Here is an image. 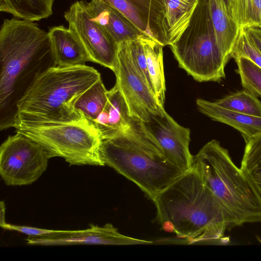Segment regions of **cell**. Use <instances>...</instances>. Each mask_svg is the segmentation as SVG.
<instances>
[{
  "label": "cell",
  "instance_id": "obj_28",
  "mask_svg": "<svg viewBox=\"0 0 261 261\" xmlns=\"http://www.w3.org/2000/svg\"><path fill=\"white\" fill-rule=\"evenodd\" d=\"M141 38L128 40L125 41V42L135 67L145 83L153 93V89L147 69L144 47Z\"/></svg>",
  "mask_w": 261,
  "mask_h": 261
},
{
  "label": "cell",
  "instance_id": "obj_12",
  "mask_svg": "<svg viewBox=\"0 0 261 261\" xmlns=\"http://www.w3.org/2000/svg\"><path fill=\"white\" fill-rule=\"evenodd\" d=\"M117 10L141 32L169 45L164 0H99Z\"/></svg>",
  "mask_w": 261,
  "mask_h": 261
},
{
  "label": "cell",
  "instance_id": "obj_16",
  "mask_svg": "<svg viewBox=\"0 0 261 261\" xmlns=\"http://www.w3.org/2000/svg\"><path fill=\"white\" fill-rule=\"evenodd\" d=\"M196 103L200 112L214 121L232 127L241 134L245 142L261 132V117L232 111L202 98H198Z\"/></svg>",
  "mask_w": 261,
  "mask_h": 261
},
{
  "label": "cell",
  "instance_id": "obj_26",
  "mask_svg": "<svg viewBox=\"0 0 261 261\" xmlns=\"http://www.w3.org/2000/svg\"><path fill=\"white\" fill-rule=\"evenodd\" d=\"M234 60L244 89L261 97V68L245 57H240Z\"/></svg>",
  "mask_w": 261,
  "mask_h": 261
},
{
  "label": "cell",
  "instance_id": "obj_13",
  "mask_svg": "<svg viewBox=\"0 0 261 261\" xmlns=\"http://www.w3.org/2000/svg\"><path fill=\"white\" fill-rule=\"evenodd\" d=\"M30 245L54 246L77 244L135 245L149 244L153 242L121 234L112 224L103 226L90 224L86 229L60 230L48 235L28 237L25 239Z\"/></svg>",
  "mask_w": 261,
  "mask_h": 261
},
{
  "label": "cell",
  "instance_id": "obj_29",
  "mask_svg": "<svg viewBox=\"0 0 261 261\" xmlns=\"http://www.w3.org/2000/svg\"><path fill=\"white\" fill-rule=\"evenodd\" d=\"M2 228L20 232L29 237H37L56 233L60 230L47 229L25 226H19L6 223Z\"/></svg>",
  "mask_w": 261,
  "mask_h": 261
},
{
  "label": "cell",
  "instance_id": "obj_24",
  "mask_svg": "<svg viewBox=\"0 0 261 261\" xmlns=\"http://www.w3.org/2000/svg\"><path fill=\"white\" fill-rule=\"evenodd\" d=\"M230 14L240 31L261 27V0H232Z\"/></svg>",
  "mask_w": 261,
  "mask_h": 261
},
{
  "label": "cell",
  "instance_id": "obj_19",
  "mask_svg": "<svg viewBox=\"0 0 261 261\" xmlns=\"http://www.w3.org/2000/svg\"><path fill=\"white\" fill-rule=\"evenodd\" d=\"M146 58L148 73L153 93L158 103L164 107L165 99V79L163 66V46L149 36L141 38Z\"/></svg>",
  "mask_w": 261,
  "mask_h": 261
},
{
  "label": "cell",
  "instance_id": "obj_18",
  "mask_svg": "<svg viewBox=\"0 0 261 261\" xmlns=\"http://www.w3.org/2000/svg\"><path fill=\"white\" fill-rule=\"evenodd\" d=\"M208 4L217 43L228 63L240 30L223 0H208Z\"/></svg>",
  "mask_w": 261,
  "mask_h": 261
},
{
  "label": "cell",
  "instance_id": "obj_2",
  "mask_svg": "<svg viewBox=\"0 0 261 261\" xmlns=\"http://www.w3.org/2000/svg\"><path fill=\"white\" fill-rule=\"evenodd\" d=\"M153 201L163 229L191 243L221 242L226 230L234 227L218 199L192 168Z\"/></svg>",
  "mask_w": 261,
  "mask_h": 261
},
{
  "label": "cell",
  "instance_id": "obj_7",
  "mask_svg": "<svg viewBox=\"0 0 261 261\" xmlns=\"http://www.w3.org/2000/svg\"><path fill=\"white\" fill-rule=\"evenodd\" d=\"M180 68L199 82H220L227 62L221 53L211 19L208 0H198L190 21L170 45Z\"/></svg>",
  "mask_w": 261,
  "mask_h": 261
},
{
  "label": "cell",
  "instance_id": "obj_32",
  "mask_svg": "<svg viewBox=\"0 0 261 261\" xmlns=\"http://www.w3.org/2000/svg\"><path fill=\"white\" fill-rule=\"evenodd\" d=\"M223 1L225 3L226 7L228 10V11L230 14V7H231V5L232 0H223Z\"/></svg>",
  "mask_w": 261,
  "mask_h": 261
},
{
  "label": "cell",
  "instance_id": "obj_20",
  "mask_svg": "<svg viewBox=\"0 0 261 261\" xmlns=\"http://www.w3.org/2000/svg\"><path fill=\"white\" fill-rule=\"evenodd\" d=\"M54 0H0V11L27 21H39L53 14Z\"/></svg>",
  "mask_w": 261,
  "mask_h": 261
},
{
  "label": "cell",
  "instance_id": "obj_21",
  "mask_svg": "<svg viewBox=\"0 0 261 261\" xmlns=\"http://www.w3.org/2000/svg\"><path fill=\"white\" fill-rule=\"evenodd\" d=\"M198 0H164L170 44L189 23Z\"/></svg>",
  "mask_w": 261,
  "mask_h": 261
},
{
  "label": "cell",
  "instance_id": "obj_15",
  "mask_svg": "<svg viewBox=\"0 0 261 261\" xmlns=\"http://www.w3.org/2000/svg\"><path fill=\"white\" fill-rule=\"evenodd\" d=\"M107 95L104 109L92 122L102 139L127 130L139 120L130 115L126 103L116 85L108 91Z\"/></svg>",
  "mask_w": 261,
  "mask_h": 261
},
{
  "label": "cell",
  "instance_id": "obj_6",
  "mask_svg": "<svg viewBox=\"0 0 261 261\" xmlns=\"http://www.w3.org/2000/svg\"><path fill=\"white\" fill-rule=\"evenodd\" d=\"M13 127L39 144L49 159L61 157L70 165H105L100 153L101 137L86 118L72 122L27 119L19 116Z\"/></svg>",
  "mask_w": 261,
  "mask_h": 261
},
{
  "label": "cell",
  "instance_id": "obj_1",
  "mask_svg": "<svg viewBox=\"0 0 261 261\" xmlns=\"http://www.w3.org/2000/svg\"><path fill=\"white\" fill-rule=\"evenodd\" d=\"M57 66L48 32L36 23L5 19L0 30V129L13 127L19 100L36 79Z\"/></svg>",
  "mask_w": 261,
  "mask_h": 261
},
{
  "label": "cell",
  "instance_id": "obj_31",
  "mask_svg": "<svg viewBox=\"0 0 261 261\" xmlns=\"http://www.w3.org/2000/svg\"><path fill=\"white\" fill-rule=\"evenodd\" d=\"M5 204L4 201L0 203V225L3 227L7 223L5 221Z\"/></svg>",
  "mask_w": 261,
  "mask_h": 261
},
{
  "label": "cell",
  "instance_id": "obj_22",
  "mask_svg": "<svg viewBox=\"0 0 261 261\" xmlns=\"http://www.w3.org/2000/svg\"><path fill=\"white\" fill-rule=\"evenodd\" d=\"M245 143L240 168L261 197V132Z\"/></svg>",
  "mask_w": 261,
  "mask_h": 261
},
{
  "label": "cell",
  "instance_id": "obj_11",
  "mask_svg": "<svg viewBox=\"0 0 261 261\" xmlns=\"http://www.w3.org/2000/svg\"><path fill=\"white\" fill-rule=\"evenodd\" d=\"M142 124L171 161L185 172L192 169L190 129L177 123L164 108L151 114Z\"/></svg>",
  "mask_w": 261,
  "mask_h": 261
},
{
  "label": "cell",
  "instance_id": "obj_14",
  "mask_svg": "<svg viewBox=\"0 0 261 261\" xmlns=\"http://www.w3.org/2000/svg\"><path fill=\"white\" fill-rule=\"evenodd\" d=\"M90 18L98 23L118 44L144 36L124 15L113 7L99 0L85 2Z\"/></svg>",
  "mask_w": 261,
  "mask_h": 261
},
{
  "label": "cell",
  "instance_id": "obj_30",
  "mask_svg": "<svg viewBox=\"0 0 261 261\" xmlns=\"http://www.w3.org/2000/svg\"><path fill=\"white\" fill-rule=\"evenodd\" d=\"M246 30L251 36L256 46L261 53V27H251Z\"/></svg>",
  "mask_w": 261,
  "mask_h": 261
},
{
  "label": "cell",
  "instance_id": "obj_25",
  "mask_svg": "<svg viewBox=\"0 0 261 261\" xmlns=\"http://www.w3.org/2000/svg\"><path fill=\"white\" fill-rule=\"evenodd\" d=\"M215 102L232 111L261 117V101L254 94L244 89L228 95Z\"/></svg>",
  "mask_w": 261,
  "mask_h": 261
},
{
  "label": "cell",
  "instance_id": "obj_3",
  "mask_svg": "<svg viewBox=\"0 0 261 261\" xmlns=\"http://www.w3.org/2000/svg\"><path fill=\"white\" fill-rule=\"evenodd\" d=\"M105 165L137 185L152 201L185 172L171 161L138 120L127 130L101 140Z\"/></svg>",
  "mask_w": 261,
  "mask_h": 261
},
{
  "label": "cell",
  "instance_id": "obj_4",
  "mask_svg": "<svg viewBox=\"0 0 261 261\" xmlns=\"http://www.w3.org/2000/svg\"><path fill=\"white\" fill-rule=\"evenodd\" d=\"M88 65L53 66L40 74L19 100L17 115L39 121L72 122L85 118L75 105L87 89L101 79Z\"/></svg>",
  "mask_w": 261,
  "mask_h": 261
},
{
  "label": "cell",
  "instance_id": "obj_8",
  "mask_svg": "<svg viewBox=\"0 0 261 261\" xmlns=\"http://www.w3.org/2000/svg\"><path fill=\"white\" fill-rule=\"evenodd\" d=\"M49 159L39 144L16 132L0 147L1 177L8 186L32 184L45 171Z\"/></svg>",
  "mask_w": 261,
  "mask_h": 261
},
{
  "label": "cell",
  "instance_id": "obj_10",
  "mask_svg": "<svg viewBox=\"0 0 261 261\" xmlns=\"http://www.w3.org/2000/svg\"><path fill=\"white\" fill-rule=\"evenodd\" d=\"M86 2L76 1L64 13L68 28L81 43L91 62L113 71L118 45L88 14Z\"/></svg>",
  "mask_w": 261,
  "mask_h": 261
},
{
  "label": "cell",
  "instance_id": "obj_23",
  "mask_svg": "<svg viewBox=\"0 0 261 261\" xmlns=\"http://www.w3.org/2000/svg\"><path fill=\"white\" fill-rule=\"evenodd\" d=\"M108 91L100 79L81 95L75 103V109L92 122L104 109Z\"/></svg>",
  "mask_w": 261,
  "mask_h": 261
},
{
  "label": "cell",
  "instance_id": "obj_9",
  "mask_svg": "<svg viewBox=\"0 0 261 261\" xmlns=\"http://www.w3.org/2000/svg\"><path fill=\"white\" fill-rule=\"evenodd\" d=\"M113 72L115 85L132 117L145 121L151 114L159 113L164 108L158 103L153 93L135 67L125 41L118 45Z\"/></svg>",
  "mask_w": 261,
  "mask_h": 261
},
{
  "label": "cell",
  "instance_id": "obj_17",
  "mask_svg": "<svg viewBox=\"0 0 261 261\" xmlns=\"http://www.w3.org/2000/svg\"><path fill=\"white\" fill-rule=\"evenodd\" d=\"M48 33L56 66L83 65L91 62L86 50L69 28L56 26L50 28Z\"/></svg>",
  "mask_w": 261,
  "mask_h": 261
},
{
  "label": "cell",
  "instance_id": "obj_5",
  "mask_svg": "<svg viewBox=\"0 0 261 261\" xmlns=\"http://www.w3.org/2000/svg\"><path fill=\"white\" fill-rule=\"evenodd\" d=\"M193 169L218 199L235 226L261 222V197L216 140L193 155Z\"/></svg>",
  "mask_w": 261,
  "mask_h": 261
},
{
  "label": "cell",
  "instance_id": "obj_27",
  "mask_svg": "<svg viewBox=\"0 0 261 261\" xmlns=\"http://www.w3.org/2000/svg\"><path fill=\"white\" fill-rule=\"evenodd\" d=\"M243 57L248 58L261 68V53L246 29L241 30L233 47L231 59Z\"/></svg>",
  "mask_w": 261,
  "mask_h": 261
}]
</instances>
